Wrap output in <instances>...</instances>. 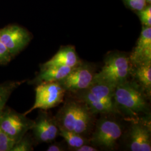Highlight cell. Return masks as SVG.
<instances>
[{"label":"cell","mask_w":151,"mask_h":151,"mask_svg":"<svg viewBox=\"0 0 151 151\" xmlns=\"http://www.w3.org/2000/svg\"><path fill=\"white\" fill-rule=\"evenodd\" d=\"M24 81H8L0 83V114L5 108L6 104L11 93Z\"/></svg>","instance_id":"obj_17"},{"label":"cell","mask_w":151,"mask_h":151,"mask_svg":"<svg viewBox=\"0 0 151 151\" xmlns=\"http://www.w3.org/2000/svg\"><path fill=\"white\" fill-rule=\"evenodd\" d=\"M15 143L0 127V151H11Z\"/></svg>","instance_id":"obj_20"},{"label":"cell","mask_w":151,"mask_h":151,"mask_svg":"<svg viewBox=\"0 0 151 151\" xmlns=\"http://www.w3.org/2000/svg\"><path fill=\"white\" fill-rule=\"evenodd\" d=\"M36 86L35 102L24 113L25 115L35 109L47 110L63 103L66 91L59 82H44Z\"/></svg>","instance_id":"obj_8"},{"label":"cell","mask_w":151,"mask_h":151,"mask_svg":"<svg viewBox=\"0 0 151 151\" xmlns=\"http://www.w3.org/2000/svg\"><path fill=\"white\" fill-rule=\"evenodd\" d=\"M146 2L147 5H151V0H146Z\"/></svg>","instance_id":"obj_25"},{"label":"cell","mask_w":151,"mask_h":151,"mask_svg":"<svg viewBox=\"0 0 151 151\" xmlns=\"http://www.w3.org/2000/svg\"><path fill=\"white\" fill-rule=\"evenodd\" d=\"M130 77L151 97V62L132 65Z\"/></svg>","instance_id":"obj_15"},{"label":"cell","mask_w":151,"mask_h":151,"mask_svg":"<svg viewBox=\"0 0 151 151\" xmlns=\"http://www.w3.org/2000/svg\"><path fill=\"white\" fill-rule=\"evenodd\" d=\"M31 130L37 143H51L60 135V129L54 116L45 110L40 109Z\"/></svg>","instance_id":"obj_10"},{"label":"cell","mask_w":151,"mask_h":151,"mask_svg":"<svg viewBox=\"0 0 151 151\" xmlns=\"http://www.w3.org/2000/svg\"><path fill=\"white\" fill-rule=\"evenodd\" d=\"M124 119L128 124L121 139L126 149L131 151H151V115Z\"/></svg>","instance_id":"obj_6"},{"label":"cell","mask_w":151,"mask_h":151,"mask_svg":"<svg viewBox=\"0 0 151 151\" xmlns=\"http://www.w3.org/2000/svg\"><path fill=\"white\" fill-rule=\"evenodd\" d=\"M13 57L11 55L8 49L0 40V65L9 63Z\"/></svg>","instance_id":"obj_22"},{"label":"cell","mask_w":151,"mask_h":151,"mask_svg":"<svg viewBox=\"0 0 151 151\" xmlns=\"http://www.w3.org/2000/svg\"><path fill=\"white\" fill-rule=\"evenodd\" d=\"M32 39V35L25 29L12 25L0 29V40L14 57L25 48Z\"/></svg>","instance_id":"obj_11"},{"label":"cell","mask_w":151,"mask_h":151,"mask_svg":"<svg viewBox=\"0 0 151 151\" xmlns=\"http://www.w3.org/2000/svg\"><path fill=\"white\" fill-rule=\"evenodd\" d=\"M129 57L132 65L151 62V27L142 26L139 37Z\"/></svg>","instance_id":"obj_12"},{"label":"cell","mask_w":151,"mask_h":151,"mask_svg":"<svg viewBox=\"0 0 151 151\" xmlns=\"http://www.w3.org/2000/svg\"><path fill=\"white\" fill-rule=\"evenodd\" d=\"M33 125L34 120L11 109L5 108L0 114V127L15 143L32 129Z\"/></svg>","instance_id":"obj_9"},{"label":"cell","mask_w":151,"mask_h":151,"mask_svg":"<svg viewBox=\"0 0 151 151\" xmlns=\"http://www.w3.org/2000/svg\"><path fill=\"white\" fill-rule=\"evenodd\" d=\"M99 151L96 147L92 146L90 144H86L76 150L75 151Z\"/></svg>","instance_id":"obj_24"},{"label":"cell","mask_w":151,"mask_h":151,"mask_svg":"<svg viewBox=\"0 0 151 151\" xmlns=\"http://www.w3.org/2000/svg\"><path fill=\"white\" fill-rule=\"evenodd\" d=\"M150 97L134 81L129 80L115 88L114 103L123 119L151 115Z\"/></svg>","instance_id":"obj_2"},{"label":"cell","mask_w":151,"mask_h":151,"mask_svg":"<svg viewBox=\"0 0 151 151\" xmlns=\"http://www.w3.org/2000/svg\"><path fill=\"white\" fill-rule=\"evenodd\" d=\"M115 88L103 83L93 81L86 90L70 93L83 101L95 115L117 113L114 103Z\"/></svg>","instance_id":"obj_5"},{"label":"cell","mask_w":151,"mask_h":151,"mask_svg":"<svg viewBox=\"0 0 151 151\" xmlns=\"http://www.w3.org/2000/svg\"><path fill=\"white\" fill-rule=\"evenodd\" d=\"M90 137V143L99 150L114 151L123 134L125 126L118 114H100Z\"/></svg>","instance_id":"obj_3"},{"label":"cell","mask_w":151,"mask_h":151,"mask_svg":"<svg viewBox=\"0 0 151 151\" xmlns=\"http://www.w3.org/2000/svg\"><path fill=\"white\" fill-rule=\"evenodd\" d=\"M125 5L132 11L137 12L145 8L147 4L146 0H122Z\"/></svg>","instance_id":"obj_21"},{"label":"cell","mask_w":151,"mask_h":151,"mask_svg":"<svg viewBox=\"0 0 151 151\" xmlns=\"http://www.w3.org/2000/svg\"><path fill=\"white\" fill-rule=\"evenodd\" d=\"M96 72L97 67L95 63L82 60L72 68L68 75L58 82L66 93H75L89 87Z\"/></svg>","instance_id":"obj_7"},{"label":"cell","mask_w":151,"mask_h":151,"mask_svg":"<svg viewBox=\"0 0 151 151\" xmlns=\"http://www.w3.org/2000/svg\"><path fill=\"white\" fill-rule=\"evenodd\" d=\"M34 141V138L27 133L21 139L16 142L12 147L11 151H33Z\"/></svg>","instance_id":"obj_18"},{"label":"cell","mask_w":151,"mask_h":151,"mask_svg":"<svg viewBox=\"0 0 151 151\" xmlns=\"http://www.w3.org/2000/svg\"><path fill=\"white\" fill-rule=\"evenodd\" d=\"M60 135L64 139L69 150L75 151L81 146L90 143V139L86 137L63 129H60Z\"/></svg>","instance_id":"obj_16"},{"label":"cell","mask_w":151,"mask_h":151,"mask_svg":"<svg viewBox=\"0 0 151 151\" xmlns=\"http://www.w3.org/2000/svg\"><path fill=\"white\" fill-rule=\"evenodd\" d=\"M64 100V104L54 116L59 129L74 132L90 139L93 129L96 115L86 104L70 93Z\"/></svg>","instance_id":"obj_1"},{"label":"cell","mask_w":151,"mask_h":151,"mask_svg":"<svg viewBox=\"0 0 151 151\" xmlns=\"http://www.w3.org/2000/svg\"><path fill=\"white\" fill-rule=\"evenodd\" d=\"M143 27H151V5H147L145 8L136 12Z\"/></svg>","instance_id":"obj_19"},{"label":"cell","mask_w":151,"mask_h":151,"mask_svg":"<svg viewBox=\"0 0 151 151\" xmlns=\"http://www.w3.org/2000/svg\"><path fill=\"white\" fill-rule=\"evenodd\" d=\"M81 62L75 47L69 45L62 47L52 58L41 65L40 67L67 66L73 68Z\"/></svg>","instance_id":"obj_13"},{"label":"cell","mask_w":151,"mask_h":151,"mask_svg":"<svg viewBox=\"0 0 151 151\" xmlns=\"http://www.w3.org/2000/svg\"><path fill=\"white\" fill-rule=\"evenodd\" d=\"M132 68L129 54L118 50L111 51L105 55L103 67L96 72L93 81L115 88L129 80Z\"/></svg>","instance_id":"obj_4"},{"label":"cell","mask_w":151,"mask_h":151,"mask_svg":"<svg viewBox=\"0 0 151 151\" xmlns=\"http://www.w3.org/2000/svg\"><path fill=\"white\" fill-rule=\"evenodd\" d=\"M48 146L47 151H65L69 150L68 147L65 143L62 142H52Z\"/></svg>","instance_id":"obj_23"},{"label":"cell","mask_w":151,"mask_h":151,"mask_svg":"<svg viewBox=\"0 0 151 151\" xmlns=\"http://www.w3.org/2000/svg\"><path fill=\"white\" fill-rule=\"evenodd\" d=\"M72 68L67 66L40 67V72L33 80L30 81V83L37 85L44 82H58L68 75Z\"/></svg>","instance_id":"obj_14"}]
</instances>
